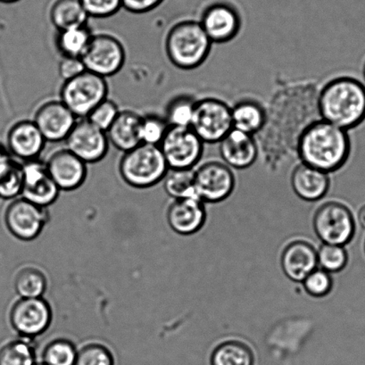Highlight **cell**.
Segmentation results:
<instances>
[{"label": "cell", "mask_w": 365, "mask_h": 365, "mask_svg": "<svg viewBox=\"0 0 365 365\" xmlns=\"http://www.w3.org/2000/svg\"><path fill=\"white\" fill-rule=\"evenodd\" d=\"M350 151L347 130L322 119L307 125L297 140L301 163L328 175L345 165Z\"/></svg>", "instance_id": "1"}, {"label": "cell", "mask_w": 365, "mask_h": 365, "mask_svg": "<svg viewBox=\"0 0 365 365\" xmlns=\"http://www.w3.org/2000/svg\"><path fill=\"white\" fill-rule=\"evenodd\" d=\"M317 106L322 120L353 129L365 119V87L354 78H336L322 88Z\"/></svg>", "instance_id": "2"}, {"label": "cell", "mask_w": 365, "mask_h": 365, "mask_svg": "<svg viewBox=\"0 0 365 365\" xmlns=\"http://www.w3.org/2000/svg\"><path fill=\"white\" fill-rule=\"evenodd\" d=\"M212 41L197 21L176 23L166 34L165 48L170 62L177 68L193 70L210 54Z\"/></svg>", "instance_id": "3"}, {"label": "cell", "mask_w": 365, "mask_h": 365, "mask_svg": "<svg viewBox=\"0 0 365 365\" xmlns=\"http://www.w3.org/2000/svg\"><path fill=\"white\" fill-rule=\"evenodd\" d=\"M118 171L127 185L135 189H148L165 179L169 168L160 148L141 143L123 153Z\"/></svg>", "instance_id": "4"}, {"label": "cell", "mask_w": 365, "mask_h": 365, "mask_svg": "<svg viewBox=\"0 0 365 365\" xmlns=\"http://www.w3.org/2000/svg\"><path fill=\"white\" fill-rule=\"evenodd\" d=\"M108 79L90 71L63 81L59 99L78 119L86 118L99 103L108 98Z\"/></svg>", "instance_id": "5"}, {"label": "cell", "mask_w": 365, "mask_h": 365, "mask_svg": "<svg viewBox=\"0 0 365 365\" xmlns=\"http://www.w3.org/2000/svg\"><path fill=\"white\" fill-rule=\"evenodd\" d=\"M81 59L85 69L108 79L115 76L125 66V45L115 35L93 34Z\"/></svg>", "instance_id": "6"}, {"label": "cell", "mask_w": 365, "mask_h": 365, "mask_svg": "<svg viewBox=\"0 0 365 365\" xmlns=\"http://www.w3.org/2000/svg\"><path fill=\"white\" fill-rule=\"evenodd\" d=\"M190 128L205 144L219 143L233 129L232 108L219 98L197 101Z\"/></svg>", "instance_id": "7"}, {"label": "cell", "mask_w": 365, "mask_h": 365, "mask_svg": "<svg viewBox=\"0 0 365 365\" xmlns=\"http://www.w3.org/2000/svg\"><path fill=\"white\" fill-rule=\"evenodd\" d=\"M314 229L324 244L344 246L352 240L356 232L352 212L336 201L326 202L315 212Z\"/></svg>", "instance_id": "8"}, {"label": "cell", "mask_w": 365, "mask_h": 365, "mask_svg": "<svg viewBox=\"0 0 365 365\" xmlns=\"http://www.w3.org/2000/svg\"><path fill=\"white\" fill-rule=\"evenodd\" d=\"M204 145L190 127H169L159 148L169 169H195L203 155Z\"/></svg>", "instance_id": "9"}, {"label": "cell", "mask_w": 365, "mask_h": 365, "mask_svg": "<svg viewBox=\"0 0 365 365\" xmlns=\"http://www.w3.org/2000/svg\"><path fill=\"white\" fill-rule=\"evenodd\" d=\"M49 218L48 207L33 203L23 197L11 200L4 215L9 232L24 241L34 240L40 236Z\"/></svg>", "instance_id": "10"}, {"label": "cell", "mask_w": 365, "mask_h": 365, "mask_svg": "<svg viewBox=\"0 0 365 365\" xmlns=\"http://www.w3.org/2000/svg\"><path fill=\"white\" fill-rule=\"evenodd\" d=\"M52 318L51 304L44 297H20L9 311V322L14 331L19 336L31 339H35L47 331Z\"/></svg>", "instance_id": "11"}, {"label": "cell", "mask_w": 365, "mask_h": 365, "mask_svg": "<svg viewBox=\"0 0 365 365\" xmlns=\"http://www.w3.org/2000/svg\"><path fill=\"white\" fill-rule=\"evenodd\" d=\"M195 192L204 203L227 200L235 187L232 169L223 162L208 161L194 169Z\"/></svg>", "instance_id": "12"}, {"label": "cell", "mask_w": 365, "mask_h": 365, "mask_svg": "<svg viewBox=\"0 0 365 365\" xmlns=\"http://www.w3.org/2000/svg\"><path fill=\"white\" fill-rule=\"evenodd\" d=\"M66 148L86 164H97L109 151L108 134L86 118L78 119L65 140Z\"/></svg>", "instance_id": "13"}, {"label": "cell", "mask_w": 365, "mask_h": 365, "mask_svg": "<svg viewBox=\"0 0 365 365\" xmlns=\"http://www.w3.org/2000/svg\"><path fill=\"white\" fill-rule=\"evenodd\" d=\"M33 120L47 143H65L78 118L59 98H53L38 106Z\"/></svg>", "instance_id": "14"}, {"label": "cell", "mask_w": 365, "mask_h": 365, "mask_svg": "<svg viewBox=\"0 0 365 365\" xmlns=\"http://www.w3.org/2000/svg\"><path fill=\"white\" fill-rule=\"evenodd\" d=\"M22 165L24 183L21 197L44 207L55 203L61 190L49 175L45 161L38 158L24 162Z\"/></svg>", "instance_id": "15"}, {"label": "cell", "mask_w": 365, "mask_h": 365, "mask_svg": "<svg viewBox=\"0 0 365 365\" xmlns=\"http://www.w3.org/2000/svg\"><path fill=\"white\" fill-rule=\"evenodd\" d=\"M5 143L12 157L24 163L41 158L48 143L33 119H21L9 127Z\"/></svg>", "instance_id": "16"}, {"label": "cell", "mask_w": 365, "mask_h": 365, "mask_svg": "<svg viewBox=\"0 0 365 365\" xmlns=\"http://www.w3.org/2000/svg\"><path fill=\"white\" fill-rule=\"evenodd\" d=\"M45 163L49 175L61 191L76 190L86 182L88 165L66 147L53 151Z\"/></svg>", "instance_id": "17"}, {"label": "cell", "mask_w": 365, "mask_h": 365, "mask_svg": "<svg viewBox=\"0 0 365 365\" xmlns=\"http://www.w3.org/2000/svg\"><path fill=\"white\" fill-rule=\"evenodd\" d=\"M198 22L212 43L221 44L232 41L241 27L239 12L233 6L225 2L208 6Z\"/></svg>", "instance_id": "18"}, {"label": "cell", "mask_w": 365, "mask_h": 365, "mask_svg": "<svg viewBox=\"0 0 365 365\" xmlns=\"http://www.w3.org/2000/svg\"><path fill=\"white\" fill-rule=\"evenodd\" d=\"M168 225L180 235H191L204 226L207 220L205 203L197 197L173 200L168 209Z\"/></svg>", "instance_id": "19"}, {"label": "cell", "mask_w": 365, "mask_h": 365, "mask_svg": "<svg viewBox=\"0 0 365 365\" xmlns=\"http://www.w3.org/2000/svg\"><path fill=\"white\" fill-rule=\"evenodd\" d=\"M218 144L222 162L232 169L250 168L259 154L254 136L235 129L230 130Z\"/></svg>", "instance_id": "20"}, {"label": "cell", "mask_w": 365, "mask_h": 365, "mask_svg": "<svg viewBox=\"0 0 365 365\" xmlns=\"http://www.w3.org/2000/svg\"><path fill=\"white\" fill-rule=\"evenodd\" d=\"M281 264L287 277L302 282L318 268L317 250L307 241L294 240L282 251Z\"/></svg>", "instance_id": "21"}, {"label": "cell", "mask_w": 365, "mask_h": 365, "mask_svg": "<svg viewBox=\"0 0 365 365\" xmlns=\"http://www.w3.org/2000/svg\"><path fill=\"white\" fill-rule=\"evenodd\" d=\"M290 182L297 196L308 202L322 200L331 187V178L328 173L303 163L294 168Z\"/></svg>", "instance_id": "22"}, {"label": "cell", "mask_w": 365, "mask_h": 365, "mask_svg": "<svg viewBox=\"0 0 365 365\" xmlns=\"http://www.w3.org/2000/svg\"><path fill=\"white\" fill-rule=\"evenodd\" d=\"M143 115L133 110H120L106 134L109 143L125 153L141 143L140 125Z\"/></svg>", "instance_id": "23"}, {"label": "cell", "mask_w": 365, "mask_h": 365, "mask_svg": "<svg viewBox=\"0 0 365 365\" xmlns=\"http://www.w3.org/2000/svg\"><path fill=\"white\" fill-rule=\"evenodd\" d=\"M49 19L52 26L59 31L88 26L90 16L80 0H55L49 11Z\"/></svg>", "instance_id": "24"}, {"label": "cell", "mask_w": 365, "mask_h": 365, "mask_svg": "<svg viewBox=\"0 0 365 365\" xmlns=\"http://www.w3.org/2000/svg\"><path fill=\"white\" fill-rule=\"evenodd\" d=\"M232 120L233 129L254 136L263 128L267 115L258 103L242 101L232 108Z\"/></svg>", "instance_id": "25"}, {"label": "cell", "mask_w": 365, "mask_h": 365, "mask_svg": "<svg viewBox=\"0 0 365 365\" xmlns=\"http://www.w3.org/2000/svg\"><path fill=\"white\" fill-rule=\"evenodd\" d=\"M88 26L70 28L56 33L55 44L56 51L62 58H81L92 37Z\"/></svg>", "instance_id": "26"}, {"label": "cell", "mask_w": 365, "mask_h": 365, "mask_svg": "<svg viewBox=\"0 0 365 365\" xmlns=\"http://www.w3.org/2000/svg\"><path fill=\"white\" fill-rule=\"evenodd\" d=\"M14 287L17 295L23 299L43 297L48 289V278L41 269L34 265H26L17 271Z\"/></svg>", "instance_id": "27"}, {"label": "cell", "mask_w": 365, "mask_h": 365, "mask_svg": "<svg viewBox=\"0 0 365 365\" xmlns=\"http://www.w3.org/2000/svg\"><path fill=\"white\" fill-rule=\"evenodd\" d=\"M254 363L253 351L239 340L220 343L211 356L212 365H254Z\"/></svg>", "instance_id": "28"}, {"label": "cell", "mask_w": 365, "mask_h": 365, "mask_svg": "<svg viewBox=\"0 0 365 365\" xmlns=\"http://www.w3.org/2000/svg\"><path fill=\"white\" fill-rule=\"evenodd\" d=\"M36 358L34 339L19 336L0 347V365H35Z\"/></svg>", "instance_id": "29"}, {"label": "cell", "mask_w": 365, "mask_h": 365, "mask_svg": "<svg viewBox=\"0 0 365 365\" xmlns=\"http://www.w3.org/2000/svg\"><path fill=\"white\" fill-rule=\"evenodd\" d=\"M163 180L165 192L173 200L196 197L194 169H169Z\"/></svg>", "instance_id": "30"}, {"label": "cell", "mask_w": 365, "mask_h": 365, "mask_svg": "<svg viewBox=\"0 0 365 365\" xmlns=\"http://www.w3.org/2000/svg\"><path fill=\"white\" fill-rule=\"evenodd\" d=\"M196 101L187 95L177 96L165 108V118L170 127H190Z\"/></svg>", "instance_id": "31"}, {"label": "cell", "mask_w": 365, "mask_h": 365, "mask_svg": "<svg viewBox=\"0 0 365 365\" xmlns=\"http://www.w3.org/2000/svg\"><path fill=\"white\" fill-rule=\"evenodd\" d=\"M78 350L74 343L65 338L51 340L42 352V363L47 365H74Z\"/></svg>", "instance_id": "32"}, {"label": "cell", "mask_w": 365, "mask_h": 365, "mask_svg": "<svg viewBox=\"0 0 365 365\" xmlns=\"http://www.w3.org/2000/svg\"><path fill=\"white\" fill-rule=\"evenodd\" d=\"M169 127L164 116L157 113L143 115L140 125L141 143L159 147Z\"/></svg>", "instance_id": "33"}, {"label": "cell", "mask_w": 365, "mask_h": 365, "mask_svg": "<svg viewBox=\"0 0 365 365\" xmlns=\"http://www.w3.org/2000/svg\"><path fill=\"white\" fill-rule=\"evenodd\" d=\"M74 365H115V359L111 350L104 344L91 341L78 350Z\"/></svg>", "instance_id": "34"}, {"label": "cell", "mask_w": 365, "mask_h": 365, "mask_svg": "<svg viewBox=\"0 0 365 365\" xmlns=\"http://www.w3.org/2000/svg\"><path fill=\"white\" fill-rule=\"evenodd\" d=\"M318 267L329 274L341 272L346 267L349 256L344 246L322 244L317 250Z\"/></svg>", "instance_id": "35"}, {"label": "cell", "mask_w": 365, "mask_h": 365, "mask_svg": "<svg viewBox=\"0 0 365 365\" xmlns=\"http://www.w3.org/2000/svg\"><path fill=\"white\" fill-rule=\"evenodd\" d=\"M24 175L22 163L16 160L4 175L0 177V198L13 200L21 197Z\"/></svg>", "instance_id": "36"}, {"label": "cell", "mask_w": 365, "mask_h": 365, "mask_svg": "<svg viewBox=\"0 0 365 365\" xmlns=\"http://www.w3.org/2000/svg\"><path fill=\"white\" fill-rule=\"evenodd\" d=\"M120 110L115 101L111 98H106L101 103L96 106L86 117L92 125L97 126L98 128L108 132V129L115 122L117 116H118Z\"/></svg>", "instance_id": "37"}, {"label": "cell", "mask_w": 365, "mask_h": 365, "mask_svg": "<svg viewBox=\"0 0 365 365\" xmlns=\"http://www.w3.org/2000/svg\"><path fill=\"white\" fill-rule=\"evenodd\" d=\"M304 289L308 295L314 297H324L331 293L333 279L331 274L317 268L302 282Z\"/></svg>", "instance_id": "38"}, {"label": "cell", "mask_w": 365, "mask_h": 365, "mask_svg": "<svg viewBox=\"0 0 365 365\" xmlns=\"http://www.w3.org/2000/svg\"><path fill=\"white\" fill-rule=\"evenodd\" d=\"M85 11L94 19H108L119 12L122 0H80Z\"/></svg>", "instance_id": "39"}, {"label": "cell", "mask_w": 365, "mask_h": 365, "mask_svg": "<svg viewBox=\"0 0 365 365\" xmlns=\"http://www.w3.org/2000/svg\"><path fill=\"white\" fill-rule=\"evenodd\" d=\"M85 69L81 58H62L58 66V73L63 81L73 79V78L83 73Z\"/></svg>", "instance_id": "40"}, {"label": "cell", "mask_w": 365, "mask_h": 365, "mask_svg": "<svg viewBox=\"0 0 365 365\" xmlns=\"http://www.w3.org/2000/svg\"><path fill=\"white\" fill-rule=\"evenodd\" d=\"M164 2V0H122L123 9L133 14H146L152 11Z\"/></svg>", "instance_id": "41"}, {"label": "cell", "mask_w": 365, "mask_h": 365, "mask_svg": "<svg viewBox=\"0 0 365 365\" xmlns=\"http://www.w3.org/2000/svg\"><path fill=\"white\" fill-rule=\"evenodd\" d=\"M14 161L15 158L10 154L6 143L0 140V177L8 171Z\"/></svg>", "instance_id": "42"}, {"label": "cell", "mask_w": 365, "mask_h": 365, "mask_svg": "<svg viewBox=\"0 0 365 365\" xmlns=\"http://www.w3.org/2000/svg\"><path fill=\"white\" fill-rule=\"evenodd\" d=\"M358 220L361 227L365 229V205L358 212Z\"/></svg>", "instance_id": "43"}, {"label": "cell", "mask_w": 365, "mask_h": 365, "mask_svg": "<svg viewBox=\"0 0 365 365\" xmlns=\"http://www.w3.org/2000/svg\"><path fill=\"white\" fill-rule=\"evenodd\" d=\"M19 1H20V0H0V2L4 3V4H13V3Z\"/></svg>", "instance_id": "44"}, {"label": "cell", "mask_w": 365, "mask_h": 365, "mask_svg": "<svg viewBox=\"0 0 365 365\" xmlns=\"http://www.w3.org/2000/svg\"><path fill=\"white\" fill-rule=\"evenodd\" d=\"M35 365H47V364H46L44 363H38V364L36 363V364H35Z\"/></svg>", "instance_id": "45"}, {"label": "cell", "mask_w": 365, "mask_h": 365, "mask_svg": "<svg viewBox=\"0 0 365 365\" xmlns=\"http://www.w3.org/2000/svg\"><path fill=\"white\" fill-rule=\"evenodd\" d=\"M364 79H365V63H364Z\"/></svg>", "instance_id": "46"}]
</instances>
